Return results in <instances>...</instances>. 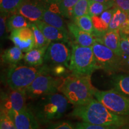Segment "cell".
<instances>
[{"label": "cell", "mask_w": 129, "mask_h": 129, "mask_svg": "<svg viewBox=\"0 0 129 129\" xmlns=\"http://www.w3.org/2000/svg\"><path fill=\"white\" fill-rule=\"evenodd\" d=\"M79 0H62L59 5L61 14L64 18L71 19L72 9Z\"/></svg>", "instance_id": "f1b7e54d"}, {"label": "cell", "mask_w": 129, "mask_h": 129, "mask_svg": "<svg viewBox=\"0 0 129 129\" xmlns=\"http://www.w3.org/2000/svg\"><path fill=\"white\" fill-rule=\"evenodd\" d=\"M94 97L114 114L125 117L129 115V98L115 88L104 91L96 89Z\"/></svg>", "instance_id": "8992f818"}, {"label": "cell", "mask_w": 129, "mask_h": 129, "mask_svg": "<svg viewBox=\"0 0 129 129\" xmlns=\"http://www.w3.org/2000/svg\"><path fill=\"white\" fill-rule=\"evenodd\" d=\"M112 83L114 88L129 98V75L123 74L114 75Z\"/></svg>", "instance_id": "603a6c76"}, {"label": "cell", "mask_w": 129, "mask_h": 129, "mask_svg": "<svg viewBox=\"0 0 129 129\" xmlns=\"http://www.w3.org/2000/svg\"><path fill=\"white\" fill-rule=\"evenodd\" d=\"M30 27L34 32L35 48H41L49 46L51 41L47 39L45 35L35 23H30Z\"/></svg>", "instance_id": "484cf974"}, {"label": "cell", "mask_w": 129, "mask_h": 129, "mask_svg": "<svg viewBox=\"0 0 129 129\" xmlns=\"http://www.w3.org/2000/svg\"><path fill=\"white\" fill-rule=\"evenodd\" d=\"M128 20L129 21V12L128 13Z\"/></svg>", "instance_id": "f35d334b"}, {"label": "cell", "mask_w": 129, "mask_h": 129, "mask_svg": "<svg viewBox=\"0 0 129 129\" xmlns=\"http://www.w3.org/2000/svg\"><path fill=\"white\" fill-rule=\"evenodd\" d=\"M92 1H96V2H99V3H108L110 2L113 0H92Z\"/></svg>", "instance_id": "74e56055"}, {"label": "cell", "mask_w": 129, "mask_h": 129, "mask_svg": "<svg viewBox=\"0 0 129 129\" xmlns=\"http://www.w3.org/2000/svg\"><path fill=\"white\" fill-rule=\"evenodd\" d=\"M71 46L69 70L74 75L91 76L93 72L99 69L92 47L81 46L78 44H73Z\"/></svg>", "instance_id": "5b68a950"}, {"label": "cell", "mask_w": 129, "mask_h": 129, "mask_svg": "<svg viewBox=\"0 0 129 129\" xmlns=\"http://www.w3.org/2000/svg\"><path fill=\"white\" fill-rule=\"evenodd\" d=\"M88 0H79L72 9L71 19L88 15Z\"/></svg>", "instance_id": "83f0119b"}, {"label": "cell", "mask_w": 129, "mask_h": 129, "mask_svg": "<svg viewBox=\"0 0 129 129\" xmlns=\"http://www.w3.org/2000/svg\"><path fill=\"white\" fill-rule=\"evenodd\" d=\"M115 6L110 9L105 11L98 16H93L91 17L94 29V37L96 38L108 30L109 25L111 18L114 13Z\"/></svg>", "instance_id": "2e32d148"}, {"label": "cell", "mask_w": 129, "mask_h": 129, "mask_svg": "<svg viewBox=\"0 0 129 129\" xmlns=\"http://www.w3.org/2000/svg\"><path fill=\"white\" fill-rule=\"evenodd\" d=\"M23 51L17 47L14 46L6 50L2 54V59L4 62L15 64L23 59Z\"/></svg>", "instance_id": "7402d4cb"}, {"label": "cell", "mask_w": 129, "mask_h": 129, "mask_svg": "<svg viewBox=\"0 0 129 129\" xmlns=\"http://www.w3.org/2000/svg\"><path fill=\"white\" fill-rule=\"evenodd\" d=\"M115 129H129V123L122 125V126L117 127Z\"/></svg>", "instance_id": "8d00e7d4"}, {"label": "cell", "mask_w": 129, "mask_h": 129, "mask_svg": "<svg viewBox=\"0 0 129 129\" xmlns=\"http://www.w3.org/2000/svg\"><path fill=\"white\" fill-rule=\"evenodd\" d=\"M95 60L98 68L106 72H113L119 70L123 62L122 57L118 56L110 48L96 41L92 46Z\"/></svg>", "instance_id": "ba28073f"}, {"label": "cell", "mask_w": 129, "mask_h": 129, "mask_svg": "<svg viewBox=\"0 0 129 129\" xmlns=\"http://www.w3.org/2000/svg\"><path fill=\"white\" fill-rule=\"evenodd\" d=\"M75 129H115L117 127L93 124L83 121L77 123L75 126Z\"/></svg>", "instance_id": "4dcf8cb0"}, {"label": "cell", "mask_w": 129, "mask_h": 129, "mask_svg": "<svg viewBox=\"0 0 129 129\" xmlns=\"http://www.w3.org/2000/svg\"><path fill=\"white\" fill-rule=\"evenodd\" d=\"M10 39L23 52L26 53L35 48L34 32L30 26L12 30Z\"/></svg>", "instance_id": "8fae6325"}, {"label": "cell", "mask_w": 129, "mask_h": 129, "mask_svg": "<svg viewBox=\"0 0 129 129\" xmlns=\"http://www.w3.org/2000/svg\"><path fill=\"white\" fill-rule=\"evenodd\" d=\"M68 100L63 94L54 93L40 97L32 106V112L41 124L59 119L68 108Z\"/></svg>", "instance_id": "3957f363"}, {"label": "cell", "mask_w": 129, "mask_h": 129, "mask_svg": "<svg viewBox=\"0 0 129 129\" xmlns=\"http://www.w3.org/2000/svg\"><path fill=\"white\" fill-rule=\"evenodd\" d=\"M96 41L110 48L118 56L121 57L120 29L108 30L96 38Z\"/></svg>", "instance_id": "9a60e30c"}, {"label": "cell", "mask_w": 129, "mask_h": 129, "mask_svg": "<svg viewBox=\"0 0 129 129\" xmlns=\"http://www.w3.org/2000/svg\"><path fill=\"white\" fill-rule=\"evenodd\" d=\"M48 46L41 48H34L26 53L23 59L26 63L31 67H40L43 65L45 54Z\"/></svg>", "instance_id": "ac0fdd59"}, {"label": "cell", "mask_w": 129, "mask_h": 129, "mask_svg": "<svg viewBox=\"0 0 129 129\" xmlns=\"http://www.w3.org/2000/svg\"><path fill=\"white\" fill-rule=\"evenodd\" d=\"M71 115L84 122L104 126L118 127L129 123L125 116L112 112L96 98L87 104L76 106Z\"/></svg>", "instance_id": "6da1fadb"}, {"label": "cell", "mask_w": 129, "mask_h": 129, "mask_svg": "<svg viewBox=\"0 0 129 129\" xmlns=\"http://www.w3.org/2000/svg\"><path fill=\"white\" fill-rule=\"evenodd\" d=\"M120 37L121 57H129V36L120 33Z\"/></svg>", "instance_id": "1f68e13d"}, {"label": "cell", "mask_w": 129, "mask_h": 129, "mask_svg": "<svg viewBox=\"0 0 129 129\" xmlns=\"http://www.w3.org/2000/svg\"><path fill=\"white\" fill-rule=\"evenodd\" d=\"M90 77L72 74L62 80L59 90L74 105L88 104L94 99L96 90L91 84Z\"/></svg>", "instance_id": "7a4b0ae2"}, {"label": "cell", "mask_w": 129, "mask_h": 129, "mask_svg": "<svg viewBox=\"0 0 129 129\" xmlns=\"http://www.w3.org/2000/svg\"><path fill=\"white\" fill-rule=\"evenodd\" d=\"M30 23L24 16L19 14L18 13H14L10 14L7 22V28L9 31L19 29L26 27H29Z\"/></svg>", "instance_id": "ffe728a7"}, {"label": "cell", "mask_w": 129, "mask_h": 129, "mask_svg": "<svg viewBox=\"0 0 129 129\" xmlns=\"http://www.w3.org/2000/svg\"><path fill=\"white\" fill-rule=\"evenodd\" d=\"M128 20V13L115 7L114 13L109 25L108 30L120 29Z\"/></svg>", "instance_id": "44dd1931"}, {"label": "cell", "mask_w": 129, "mask_h": 129, "mask_svg": "<svg viewBox=\"0 0 129 129\" xmlns=\"http://www.w3.org/2000/svg\"><path fill=\"white\" fill-rule=\"evenodd\" d=\"M46 129H75V128L70 121H62L51 124Z\"/></svg>", "instance_id": "d6a6232c"}, {"label": "cell", "mask_w": 129, "mask_h": 129, "mask_svg": "<svg viewBox=\"0 0 129 129\" xmlns=\"http://www.w3.org/2000/svg\"><path fill=\"white\" fill-rule=\"evenodd\" d=\"M69 33L74 37L77 43L81 46L92 47L96 42V37L91 34L82 30L72 22L67 24Z\"/></svg>", "instance_id": "e0dca14e"}, {"label": "cell", "mask_w": 129, "mask_h": 129, "mask_svg": "<svg viewBox=\"0 0 129 129\" xmlns=\"http://www.w3.org/2000/svg\"><path fill=\"white\" fill-rule=\"evenodd\" d=\"M0 129H17L15 124L8 113L1 109Z\"/></svg>", "instance_id": "f546056e"}, {"label": "cell", "mask_w": 129, "mask_h": 129, "mask_svg": "<svg viewBox=\"0 0 129 129\" xmlns=\"http://www.w3.org/2000/svg\"><path fill=\"white\" fill-rule=\"evenodd\" d=\"M63 16L60 14H57L50 10L47 8L44 7V12L41 20L46 22L48 25L56 27L63 31L69 33L68 29H67L65 22L63 19Z\"/></svg>", "instance_id": "d6986e66"}, {"label": "cell", "mask_w": 129, "mask_h": 129, "mask_svg": "<svg viewBox=\"0 0 129 129\" xmlns=\"http://www.w3.org/2000/svg\"><path fill=\"white\" fill-rule=\"evenodd\" d=\"M114 6L124 12H129V0H114Z\"/></svg>", "instance_id": "e575fe53"}, {"label": "cell", "mask_w": 129, "mask_h": 129, "mask_svg": "<svg viewBox=\"0 0 129 129\" xmlns=\"http://www.w3.org/2000/svg\"><path fill=\"white\" fill-rule=\"evenodd\" d=\"M25 90H13L3 95L1 109L7 113L17 112L27 109Z\"/></svg>", "instance_id": "30bf717a"}, {"label": "cell", "mask_w": 129, "mask_h": 129, "mask_svg": "<svg viewBox=\"0 0 129 129\" xmlns=\"http://www.w3.org/2000/svg\"><path fill=\"white\" fill-rule=\"evenodd\" d=\"M62 82V80L59 78L49 75L48 72H44L38 75L25 91L29 98H40L57 92Z\"/></svg>", "instance_id": "52a82bcc"}, {"label": "cell", "mask_w": 129, "mask_h": 129, "mask_svg": "<svg viewBox=\"0 0 129 129\" xmlns=\"http://www.w3.org/2000/svg\"><path fill=\"white\" fill-rule=\"evenodd\" d=\"M72 22L82 30L94 34V29L92 20L89 15H85L72 19Z\"/></svg>", "instance_id": "d4e9b609"}, {"label": "cell", "mask_w": 129, "mask_h": 129, "mask_svg": "<svg viewBox=\"0 0 129 129\" xmlns=\"http://www.w3.org/2000/svg\"><path fill=\"white\" fill-rule=\"evenodd\" d=\"M38 28L41 30L47 39L51 42H63L69 44V34L56 27L48 25L40 20L34 22Z\"/></svg>", "instance_id": "5bb4252c"}, {"label": "cell", "mask_w": 129, "mask_h": 129, "mask_svg": "<svg viewBox=\"0 0 129 129\" xmlns=\"http://www.w3.org/2000/svg\"><path fill=\"white\" fill-rule=\"evenodd\" d=\"M10 14H8L6 12H1V16H0V35H1V38H2L4 37L5 32L7 28V19L9 18Z\"/></svg>", "instance_id": "836d02e7"}, {"label": "cell", "mask_w": 129, "mask_h": 129, "mask_svg": "<svg viewBox=\"0 0 129 129\" xmlns=\"http://www.w3.org/2000/svg\"><path fill=\"white\" fill-rule=\"evenodd\" d=\"M47 65L31 67L13 64L10 68L7 74V83L13 90H25L38 75L49 72Z\"/></svg>", "instance_id": "277c9868"}, {"label": "cell", "mask_w": 129, "mask_h": 129, "mask_svg": "<svg viewBox=\"0 0 129 129\" xmlns=\"http://www.w3.org/2000/svg\"><path fill=\"white\" fill-rule=\"evenodd\" d=\"M8 114L12 118L17 129H39V122L29 109Z\"/></svg>", "instance_id": "4fadbf2b"}, {"label": "cell", "mask_w": 129, "mask_h": 129, "mask_svg": "<svg viewBox=\"0 0 129 129\" xmlns=\"http://www.w3.org/2000/svg\"><path fill=\"white\" fill-rule=\"evenodd\" d=\"M88 15L90 17L93 16H98L102 13L105 11L114 7V0L110 2L102 3L96 2L92 0H88Z\"/></svg>", "instance_id": "cb8c5ba5"}, {"label": "cell", "mask_w": 129, "mask_h": 129, "mask_svg": "<svg viewBox=\"0 0 129 129\" xmlns=\"http://www.w3.org/2000/svg\"><path fill=\"white\" fill-rule=\"evenodd\" d=\"M65 72V68L62 64H56L54 69V74L56 75H61Z\"/></svg>", "instance_id": "d590c367"}, {"label": "cell", "mask_w": 129, "mask_h": 129, "mask_svg": "<svg viewBox=\"0 0 129 129\" xmlns=\"http://www.w3.org/2000/svg\"><path fill=\"white\" fill-rule=\"evenodd\" d=\"M44 6L43 2L37 0H25L17 10L21 14L31 23L41 20Z\"/></svg>", "instance_id": "7c38bea8"}, {"label": "cell", "mask_w": 129, "mask_h": 129, "mask_svg": "<svg viewBox=\"0 0 129 129\" xmlns=\"http://www.w3.org/2000/svg\"><path fill=\"white\" fill-rule=\"evenodd\" d=\"M24 1L25 0H0L1 12L10 14L17 13V10Z\"/></svg>", "instance_id": "4316f807"}, {"label": "cell", "mask_w": 129, "mask_h": 129, "mask_svg": "<svg viewBox=\"0 0 129 129\" xmlns=\"http://www.w3.org/2000/svg\"><path fill=\"white\" fill-rule=\"evenodd\" d=\"M71 50L63 42H51L45 54L44 61L54 64H62L69 68Z\"/></svg>", "instance_id": "9c48e42d"}]
</instances>
